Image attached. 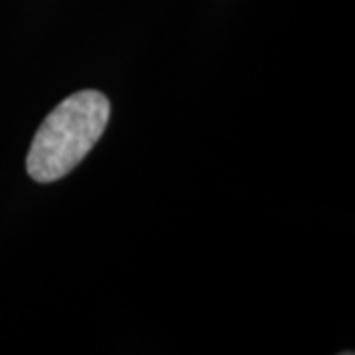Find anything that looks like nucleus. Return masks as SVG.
I'll return each mask as SVG.
<instances>
[{
    "mask_svg": "<svg viewBox=\"0 0 355 355\" xmlns=\"http://www.w3.org/2000/svg\"><path fill=\"white\" fill-rule=\"evenodd\" d=\"M111 116L109 99L93 89L69 95L38 128L26 158L32 180L48 184L67 176L97 144Z\"/></svg>",
    "mask_w": 355,
    "mask_h": 355,
    "instance_id": "nucleus-1",
    "label": "nucleus"
}]
</instances>
